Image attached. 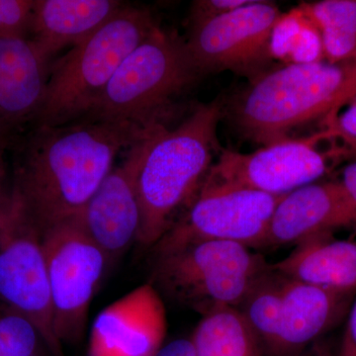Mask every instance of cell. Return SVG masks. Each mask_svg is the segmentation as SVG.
<instances>
[{
  "mask_svg": "<svg viewBox=\"0 0 356 356\" xmlns=\"http://www.w3.org/2000/svg\"><path fill=\"white\" fill-rule=\"evenodd\" d=\"M159 127L89 120L33 127L21 146L13 189L43 233L77 216L117 156Z\"/></svg>",
  "mask_w": 356,
  "mask_h": 356,
  "instance_id": "1",
  "label": "cell"
},
{
  "mask_svg": "<svg viewBox=\"0 0 356 356\" xmlns=\"http://www.w3.org/2000/svg\"><path fill=\"white\" fill-rule=\"evenodd\" d=\"M220 100L199 105L179 125L156 128L146 140L138 175L137 243L153 248L193 201L219 149Z\"/></svg>",
  "mask_w": 356,
  "mask_h": 356,
  "instance_id": "2",
  "label": "cell"
},
{
  "mask_svg": "<svg viewBox=\"0 0 356 356\" xmlns=\"http://www.w3.org/2000/svg\"><path fill=\"white\" fill-rule=\"evenodd\" d=\"M356 95V58L290 63L268 70L233 99L229 115L245 139L266 145L322 119Z\"/></svg>",
  "mask_w": 356,
  "mask_h": 356,
  "instance_id": "3",
  "label": "cell"
},
{
  "mask_svg": "<svg viewBox=\"0 0 356 356\" xmlns=\"http://www.w3.org/2000/svg\"><path fill=\"white\" fill-rule=\"evenodd\" d=\"M158 25L146 7L126 4L106 24L54 60L33 127L81 120L124 60Z\"/></svg>",
  "mask_w": 356,
  "mask_h": 356,
  "instance_id": "4",
  "label": "cell"
},
{
  "mask_svg": "<svg viewBox=\"0 0 356 356\" xmlns=\"http://www.w3.org/2000/svg\"><path fill=\"white\" fill-rule=\"evenodd\" d=\"M200 76L184 40L158 25L124 60L81 120L132 124L147 130L165 126L173 100Z\"/></svg>",
  "mask_w": 356,
  "mask_h": 356,
  "instance_id": "5",
  "label": "cell"
},
{
  "mask_svg": "<svg viewBox=\"0 0 356 356\" xmlns=\"http://www.w3.org/2000/svg\"><path fill=\"white\" fill-rule=\"evenodd\" d=\"M151 283L201 316L238 308L270 264L250 248L233 242L206 241L154 257Z\"/></svg>",
  "mask_w": 356,
  "mask_h": 356,
  "instance_id": "6",
  "label": "cell"
},
{
  "mask_svg": "<svg viewBox=\"0 0 356 356\" xmlns=\"http://www.w3.org/2000/svg\"><path fill=\"white\" fill-rule=\"evenodd\" d=\"M0 303L29 318L51 355L65 356L54 332L42 232L13 189L0 201Z\"/></svg>",
  "mask_w": 356,
  "mask_h": 356,
  "instance_id": "7",
  "label": "cell"
},
{
  "mask_svg": "<svg viewBox=\"0 0 356 356\" xmlns=\"http://www.w3.org/2000/svg\"><path fill=\"white\" fill-rule=\"evenodd\" d=\"M282 196L205 179L188 207L152 248L154 257L206 241L266 247L269 222Z\"/></svg>",
  "mask_w": 356,
  "mask_h": 356,
  "instance_id": "8",
  "label": "cell"
},
{
  "mask_svg": "<svg viewBox=\"0 0 356 356\" xmlns=\"http://www.w3.org/2000/svg\"><path fill=\"white\" fill-rule=\"evenodd\" d=\"M42 238L54 332L62 344L77 343L83 337L91 301L109 262L76 216L46 229Z\"/></svg>",
  "mask_w": 356,
  "mask_h": 356,
  "instance_id": "9",
  "label": "cell"
},
{
  "mask_svg": "<svg viewBox=\"0 0 356 356\" xmlns=\"http://www.w3.org/2000/svg\"><path fill=\"white\" fill-rule=\"evenodd\" d=\"M329 140H332L329 134L322 130L306 138H288L273 143L250 154L222 149L206 180L271 195H285L317 181L337 161L350 159L339 145L322 149L323 143Z\"/></svg>",
  "mask_w": 356,
  "mask_h": 356,
  "instance_id": "10",
  "label": "cell"
},
{
  "mask_svg": "<svg viewBox=\"0 0 356 356\" xmlns=\"http://www.w3.org/2000/svg\"><path fill=\"white\" fill-rule=\"evenodd\" d=\"M284 14L274 2L248 3L189 27L185 47L201 76L229 70L250 81L266 72L273 60V37Z\"/></svg>",
  "mask_w": 356,
  "mask_h": 356,
  "instance_id": "11",
  "label": "cell"
},
{
  "mask_svg": "<svg viewBox=\"0 0 356 356\" xmlns=\"http://www.w3.org/2000/svg\"><path fill=\"white\" fill-rule=\"evenodd\" d=\"M147 138L126 152L125 159L114 165L76 216L86 235L106 255L109 266L137 243L140 226L137 180Z\"/></svg>",
  "mask_w": 356,
  "mask_h": 356,
  "instance_id": "12",
  "label": "cell"
},
{
  "mask_svg": "<svg viewBox=\"0 0 356 356\" xmlns=\"http://www.w3.org/2000/svg\"><path fill=\"white\" fill-rule=\"evenodd\" d=\"M166 332L163 297L146 283L100 312L91 327L88 356H156Z\"/></svg>",
  "mask_w": 356,
  "mask_h": 356,
  "instance_id": "13",
  "label": "cell"
},
{
  "mask_svg": "<svg viewBox=\"0 0 356 356\" xmlns=\"http://www.w3.org/2000/svg\"><path fill=\"white\" fill-rule=\"evenodd\" d=\"M353 225L356 206L341 182H314L282 196L269 222L266 247L298 245Z\"/></svg>",
  "mask_w": 356,
  "mask_h": 356,
  "instance_id": "14",
  "label": "cell"
},
{
  "mask_svg": "<svg viewBox=\"0 0 356 356\" xmlns=\"http://www.w3.org/2000/svg\"><path fill=\"white\" fill-rule=\"evenodd\" d=\"M51 60L27 39H0V136L13 139L33 124L43 102Z\"/></svg>",
  "mask_w": 356,
  "mask_h": 356,
  "instance_id": "15",
  "label": "cell"
},
{
  "mask_svg": "<svg viewBox=\"0 0 356 356\" xmlns=\"http://www.w3.org/2000/svg\"><path fill=\"white\" fill-rule=\"evenodd\" d=\"M355 296L284 277L275 356L297 355L317 341L350 310Z\"/></svg>",
  "mask_w": 356,
  "mask_h": 356,
  "instance_id": "16",
  "label": "cell"
},
{
  "mask_svg": "<svg viewBox=\"0 0 356 356\" xmlns=\"http://www.w3.org/2000/svg\"><path fill=\"white\" fill-rule=\"evenodd\" d=\"M119 0H34L29 39L54 62L106 24L126 6Z\"/></svg>",
  "mask_w": 356,
  "mask_h": 356,
  "instance_id": "17",
  "label": "cell"
},
{
  "mask_svg": "<svg viewBox=\"0 0 356 356\" xmlns=\"http://www.w3.org/2000/svg\"><path fill=\"white\" fill-rule=\"evenodd\" d=\"M270 268L288 280L356 295V241L313 236Z\"/></svg>",
  "mask_w": 356,
  "mask_h": 356,
  "instance_id": "18",
  "label": "cell"
},
{
  "mask_svg": "<svg viewBox=\"0 0 356 356\" xmlns=\"http://www.w3.org/2000/svg\"><path fill=\"white\" fill-rule=\"evenodd\" d=\"M196 356H262L261 344L236 308L203 316L191 339Z\"/></svg>",
  "mask_w": 356,
  "mask_h": 356,
  "instance_id": "19",
  "label": "cell"
},
{
  "mask_svg": "<svg viewBox=\"0 0 356 356\" xmlns=\"http://www.w3.org/2000/svg\"><path fill=\"white\" fill-rule=\"evenodd\" d=\"M297 13L317 30L325 60L356 58V0H322L302 6Z\"/></svg>",
  "mask_w": 356,
  "mask_h": 356,
  "instance_id": "20",
  "label": "cell"
},
{
  "mask_svg": "<svg viewBox=\"0 0 356 356\" xmlns=\"http://www.w3.org/2000/svg\"><path fill=\"white\" fill-rule=\"evenodd\" d=\"M284 277L269 269L250 288L238 310L259 339L264 351L275 356L280 341Z\"/></svg>",
  "mask_w": 356,
  "mask_h": 356,
  "instance_id": "21",
  "label": "cell"
},
{
  "mask_svg": "<svg viewBox=\"0 0 356 356\" xmlns=\"http://www.w3.org/2000/svg\"><path fill=\"white\" fill-rule=\"evenodd\" d=\"M38 339L42 337L29 318L0 303V341L9 355H34Z\"/></svg>",
  "mask_w": 356,
  "mask_h": 356,
  "instance_id": "22",
  "label": "cell"
},
{
  "mask_svg": "<svg viewBox=\"0 0 356 356\" xmlns=\"http://www.w3.org/2000/svg\"><path fill=\"white\" fill-rule=\"evenodd\" d=\"M34 0H0V39H29Z\"/></svg>",
  "mask_w": 356,
  "mask_h": 356,
  "instance_id": "23",
  "label": "cell"
},
{
  "mask_svg": "<svg viewBox=\"0 0 356 356\" xmlns=\"http://www.w3.org/2000/svg\"><path fill=\"white\" fill-rule=\"evenodd\" d=\"M323 130L329 134L350 156H356V95L324 120Z\"/></svg>",
  "mask_w": 356,
  "mask_h": 356,
  "instance_id": "24",
  "label": "cell"
},
{
  "mask_svg": "<svg viewBox=\"0 0 356 356\" xmlns=\"http://www.w3.org/2000/svg\"><path fill=\"white\" fill-rule=\"evenodd\" d=\"M248 2L250 0H195L189 11V27L231 13Z\"/></svg>",
  "mask_w": 356,
  "mask_h": 356,
  "instance_id": "25",
  "label": "cell"
},
{
  "mask_svg": "<svg viewBox=\"0 0 356 356\" xmlns=\"http://www.w3.org/2000/svg\"><path fill=\"white\" fill-rule=\"evenodd\" d=\"M339 356H356V299L350 307Z\"/></svg>",
  "mask_w": 356,
  "mask_h": 356,
  "instance_id": "26",
  "label": "cell"
},
{
  "mask_svg": "<svg viewBox=\"0 0 356 356\" xmlns=\"http://www.w3.org/2000/svg\"><path fill=\"white\" fill-rule=\"evenodd\" d=\"M156 356H196V353L191 339H179L163 346Z\"/></svg>",
  "mask_w": 356,
  "mask_h": 356,
  "instance_id": "27",
  "label": "cell"
},
{
  "mask_svg": "<svg viewBox=\"0 0 356 356\" xmlns=\"http://www.w3.org/2000/svg\"><path fill=\"white\" fill-rule=\"evenodd\" d=\"M339 181L356 206V156L351 158L344 166Z\"/></svg>",
  "mask_w": 356,
  "mask_h": 356,
  "instance_id": "28",
  "label": "cell"
},
{
  "mask_svg": "<svg viewBox=\"0 0 356 356\" xmlns=\"http://www.w3.org/2000/svg\"><path fill=\"white\" fill-rule=\"evenodd\" d=\"M11 139L0 136V201L6 197L8 191H6V184L7 177L6 154L7 147L10 145Z\"/></svg>",
  "mask_w": 356,
  "mask_h": 356,
  "instance_id": "29",
  "label": "cell"
},
{
  "mask_svg": "<svg viewBox=\"0 0 356 356\" xmlns=\"http://www.w3.org/2000/svg\"><path fill=\"white\" fill-rule=\"evenodd\" d=\"M292 356H336L332 353L331 348L322 341H315L301 353Z\"/></svg>",
  "mask_w": 356,
  "mask_h": 356,
  "instance_id": "30",
  "label": "cell"
},
{
  "mask_svg": "<svg viewBox=\"0 0 356 356\" xmlns=\"http://www.w3.org/2000/svg\"><path fill=\"white\" fill-rule=\"evenodd\" d=\"M0 356H10L8 355V353H7L1 341H0Z\"/></svg>",
  "mask_w": 356,
  "mask_h": 356,
  "instance_id": "31",
  "label": "cell"
}]
</instances>
